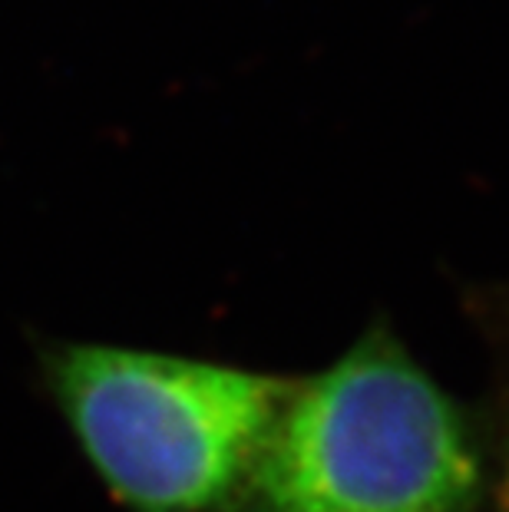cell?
Instances as JSON below:
<instances>
[{"mask_svg": "<svg viewBox=\"0 0 509 512\" xmlns=\"http://www.w3.org/2000/svg\"><path fill=\"white\" fill-rule=\"evenodd\" d=\"M463 413L404 344L371 331L295 377L238 512H480Z\"/></svg>", "mask_w": 509, "mask_h": 512, "instance_id": "1", "label": "cell"}, {"mask_svg": "<svg viewBox=\"0 0 509 512\" xmlns=\"http://www.w3.org/2000/svg\"><path fill=\"white\" fill-rule=\"evenodd\" d=\"M53 397L129 512H238L295 377L110 344L50 361Z\"/></svg>", "mask_w": 509, "mask_h": 512, "instance_id": "2", "label": "cell"}, {"mask_svg": "<svg viewBox=\"0 0 509 512\" xmlns=\"http://www.w3.org/2000/svg\"><path fill=\"white\" fill-rule=\"evenodd\" d=\"M493 506H496V512H509V443H506V453H503V466H500V476H496V489H493Z\"/></svg>", "mask_w": 509, "mask_h": 512, "instance_id": "3", "label": "cell"}]
</instances>
